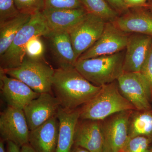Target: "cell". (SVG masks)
Here are the masks:
<instances>
[{"label": "cell", "mask_w": 152, "mask_h": 152, "mask_svg": "<svg viewBox=\"0 0 152 152\" xmlns=\"http://www.w3.org/2000/svg\"><path fill=\"white\" fill-rule=\"evenodd\" d=\"M61 104L51 93L40 94L23 109L30 131L40 126L50 119L57 116Z\"/></svg>", "instance_id": "cell-11"}, {"label": "cell", "mask_w": 152, "mask_h": 152, "mask_svg": "<svg viewBox=\"0 0 152 152\" xmlns=\"http://www.w3.org/2000/svg\"><path fill=\"white\" fill-rule=\"evenodd\" d=\"M20 148V147L13 142H7L6 152H21Z\"/></svg>", "instance_id": "cell-31"}, {"label": "cell", "mask_w": 152, "mask_h": 152, "mask_svg": "<svg viewBox=\"0 0 152 152\" xmlns=\"http://www.w3.org/2000/svg\"><path fill=\"white\" fill-rule=\"evenodd\" d=\"M30 130L23 110L7 106L0 115L1 139L22 147L28 143Z\"/></svg>", "instance_id": "cell-9"}, {"label": "cell", "mask_w": 152, "mask_h": 152, "mask_svg": "<svg viewBox=\"0 0 152 152\" xmlns=\"http://www.w3.org/2000/svg\"><path fill=\"white\" fill-rule=\"evenodd\" d=\"M109 5L117 12L119 15L128 12V7L124 0H104Z\"/></svg>", "instance_id": "cell-29"}, {"label": "cell", "mask_w": 152, "mask_h": 152, "mask_svg": "<svg viewBox=\"0 0 152 152\" xmlns=\"http://www.w3.org/2000/svg\"><path fill=\"white\" fill-rule=\"evenodd\" d=\"M44 4H45L44 9L84 8L80 0H45Z\"/></svg>", "instance_id": "cell-27"}, {"label": "cell", "mask_w": 152, "mask_h": 152, "mask_svg": "<svg viewBox=\"0 0 152 152\" xmlns=\"http://www.w3.org/2000/svg\"><path fill=\"white\" fill-rule=\"evenodd\" d=\"M41 37H35L29 41L26 48V56L34 59H43L45 47Z\"/></svg>", "instance_id": "cell-25"}, {"label": "cell", "mask_w": 152, "mask_h": 152, "mask_svg": "<svg viewBox=\"0 0 152 152\" xmlns=\"http://www.w3.org/2000/svg\"><path fill=\"white\" fill-rule=\"evenodd\" d=\"M74 146L82 147L90 152H103L102 121L79 119Z\"/></svg>", "instance_id": "cell-14"}, {"label": "cell", "mask_w": 152, "mask_h": 152, "mask_svg": "<svg viewBox=\"0 0 152 152\" xmlns=\"http://www.w3.org/2000/svg\"><path fill=\"white\" fill-rule=\"evenodd\" d=\"M123 152V151H121V152Z\"/></svg>", "instance_id": "cell-37"}, {"label": "cell", "mask_w": 152, "mask_h": 152, "mask_svg": "<svg viewBox=\"0 0 152 152\" xmlns=\"http://www.w3.org/2000/svg\"><path fill=\"white\" fill-rule=\"evenodd\" d=\"M152 47L151 36L140 34L129 36L123 64L124 72H140Z\"/></svg>", "instance_id": "cell-13"}, {"label": "cell", "mask_w": 152, "mask_h": 152, "mask_svg": "<svg viewBox=\"0 0 152 152\" xmlns=\"http://www.w3.org/2000/svg\"><path fill=\"white\" fill-rule=\"evenodd\" d=\"M80 116V108L69 110L60 107L57 114L59 133L56 152H72L75 145L76 127Z\"/></svg>", "instance_id": "cell-17"}, {"label": "cell", "mask_w": 152, "mask_h": 152, "mask_svg": "<svg viewBox=\"0 0 152 152\" xmlns=\"http://www.w3.org/2000/svg\"><path fill=\"white\" fill-rule=\"evenodd\" d=\"M132 110L117 113L102 121L103 152L121 151L129 138V118Z\"/></svg>", "instance_id": "cell-8"}, {"label": "cell", "mask_w": 152, "mask_h": 152, "mask_svg": "<svg viewBox=\"0 0 152 152\" xmlns=\"http://www.w3.org/2000/svg\"><path fill=\"white\" fill-rule=\"evenodd\" d=\"M121 94L136 110L152 109V93L146 78L140 72H124L116 80Z\"/></svg>", "instance_id": "cell-6"}, {"label": "cell", "mask_w": 152, "mask_h": 152, "mask_svg": "<svg viewBox=\"0 0 152 152\" xmlns=\"http://www.w3.org/2000/svg\"><path fill=\"white\" fill-rule=\"evenodd\" d=\"M112 22H107L102 35L78 60L114 54L126 48L129 37Z\"/></svg>", "instance_id": "cell-10"}, {"label": "cell", "mask_w": 152, "mask_h": 152, "mask_svg": "<svg viewBox=\"0 0 152 152\" xmlns=\"http://www.w3.org/2000/svg\"><path fill=\"white\" fill-rule=\"evenodd\" d=\"M106 23L100 17L88 13L81 21L69 32L77 61L99 39Z\"/></svg>", "instance_id": "cell-7"}, {"label": "cell", "mask_w": 152, "mask_h": 152, "mask_svg": "<svg viewBox=\"0 0 152 152\" xmlns=\"http://www.w3.org/2000/svg\"><path fill=\"white\" fill-rule=\"evenodd\" d=\"M21 152H36L29 143L21 147Z\"/></svg>", "instance_id": "cell-32"}, {"label": "cell", "mask_w": 152, "mask_h": 152, "mask_svg": "<svg viewBox=\"0 0 152 152\" xmlns=\"http://www.w3.org/2000/svg\"><path fill=\"white\" fill-rule=\"evenodd\" d=\"M52 87L61 107L69 110L87 103L102 88L90 83L75 67L55 69Z\"/></svg>", "instance_id": "cell-1"}, {"label": "cell", "mask_w": 152, "mask_h": 152, "mask_svg": "<svg viewBox=\"0 0 152 152\" xmlns=\"http://www.w3.org/2000/svg\"><path fill=\"white\" fill-rule=\"evenodd\" d=\"M150 152H152V146L151 147V151H150Z\"/></svg>", "instance_id": "cell-36"}, {"label": "cell", "mask_w": 152, "mask_h": 152, "mask_svg": "<svg viewBox=\"0 0 152 152\" xmlns=\"http://www.w3.org/2000/svg\"><path fill=\"white\" fill-rule=\"evenodd\" d=\"M42 13L50 31L68 32L81 21L88 13L84 8L44 9Z\"/></svg>", "instance_id": "cell-15"}, {"label": "cell", "mask_w": 152, "mask_h": 152, "mask_svg": "<svg viewBox=\"0 0 152 152\" xmlns=\"http://www.w3.org/2000/svg\"><path fill=\"white\" fill-rule=\"evenodd\" d=\"M125 4L129 7H145L148 0H124Z\"/></svg>", "instance_id": "cell-30"}, {"label": "cell", "mask_w": 152, "mask_h": 152, "mask_svg": "<svg viewBox=\"0 0 152 152\" xmlns=\"http://www.w3.org/2000/svg\"><path fill=\"white\" fill-rule=\"evenodd\" d=\"M4 141L1 139L0 140V152H6L4 146Z\"/></svg>", "instance_id": "cell-34"}, {"label": "cell", "mask_w": 152, "mask_h": 152, "mask_svg": "<svg viewBox=\"0 0 152 152\" xmlns=\"http://www.w3.org/2000/svg\"><path fill=\"white\" fill-rule=\"evenodd\" d=\"M89 13L100 17L107 22H113L119 14L112 8L104 0H80Z\"/></svg>", "instance_id": "cell-22"}, {"label": "cell", "mask_w": 152, "mask_h": 152, "mask_svg": "<svg viewBox=\"0 0 152 152\" xmlns=\"http://www.w3.org/2000/svg\"><path fill=\"white\" fill-rule=\"evenodd\" d=\"M80 110V119L102 121L117 113L135 109L121 94L116 81L102 86Z\"/></svg>", "instance_id": "cell-2"}, {"label": "cell", "mask_w": 152, "mask_h": 152, "mask_svg": "<svg viewBox=\"0 0 152 152\" xmlns=\"http://www.w3.org/2000/svg\"><path fill=\"white\" fill-rule=\"evenodd\" d=\"M152 146V139L145 136L129 137L121 151L123 152H150Z\"/></svg>", "instance_id": "cell-23"}, {"label": "cell", "mask_w": 152, "mask_h": 152, "mask_svg": "<svg viewBox=\"0 0 152 152\" xmlns=\"http://www.w3.org/2000/svg\"><path fill=\"white\" fill-rule=\"evenodd\" d=\"M32 14L22 12L0 25V56L9 48L20 30L30 20Z\"/></svg>", "instance_id": "cell-20"}, {"label": "cell", "mask_w": 152, "mask_h": 152, "mask_svg": "<svg viewBox=\"0 0 152 152\" xmlns=\"http://www.w3.org/2000/svg\"><path fill=\"white\" fill-rule=\"evenodd\" d=\"M140 72L145 76L148 82L152 93V47L149 55L142 68Z\"/></svg>", "instance_id": "cell-28"}, {"label": "cell", "mask_w": 152, "mask_h": 152, "mask_svg": "<svg viewBox=\"0 0 152 152\" xmlns=\"http://www.w3.org/2000/svg\"><path fill=\"white\" fill-rule=\"evenodd\" d=\"M129 136H145L152 139V109L133 110L129 121Z\"/></svg>", "instance_id": "cell-21"}, {"label": "cell", "mask_w": 152, "mask_h": 152, "mask_svg": "<svg viewBox=\"0 0 152 152\" xmlns=\"http://www.w3.org/2000/svg\"><path fill=\"white\" fill-rule=\"evenodd\" d=\"M20 12L14 0H0V25L14 18Z\"/></svg>", "instance_id": "cell-24"}, {"label": "cell", "mask_w": 152, "mask_h": 152, "mask_svg": "<svg viewBox=\"0 0 152 152\" xmlns=\"http://www.w3.org/2000/svg\"><path fill=\"white\" fill-rule=\"evenodd\" d=\"M50 31L42 11L31 15L30 20L20 30L9 48L0 56L1 68L4 70L19 66L26 56V48L29 41L35 37H47Z\"/></svg>", "instance_id": "cell-4"}, {"label": "cell", "mask_w": 152, "mask_h": 152, "mask_svg": "<svg viewBox=\"0 0 152 152\" xmlns=\"http://www.w3.org/2000/svg\"><path fill=\"white\" fill-rule=\"evenodd\" d=\"M145 8L137 11H128L113 22L125 33L142 34L152 37V13Z\"/></svg>", "instance_id": "cell-18"}, {"label": "cell", "mask_w": 152, "mask_h": 152, "mask_svg": "<svg viewBox=\"0 0 152 152\" xmlns=\"http://www.w3.org/2000/svg\"><path fill=\"white\" fill-rule=\"evenodd\" d=\"M71 152H90L89 151H88L84 148L82 147L75 146H74L73 149Z\"/></svg>", "instance_id": "cell-33"}, {"label": "cell", "mask_w": 152, "mask_h": 152, "mask_svg": "<svg viewBox=\"0 0 152 152\" xmlns=\"http://www.w3.org/2000/svg\"><path fill=\"white\" fill-rule=\"evenodd\" d=\"M124 50L114 54L77 60L75 67L85 78L102 87L116 81L124 72Z\"/></svg>", "instance_id": "cell-3"}, {"label": "cell", "mask_w": 152, "mask_h": 152, "mask_svg": "<svg viewBox=\"0 0 152 152\" xmlns=\"http://www.w3.org/2000/svg\"><path fill=\"white\" fill-rule=\"evenodd\" d=\"M17 8L22 12L33 14L44 9L45 0H14Z\"/></svg>", "instance_id": "cell-26"}, {"label": "cell", "mask_w": 152, "mask_h": 152, "mask_svg": "<svg viewBox=\"0 0 152 152\" xmlns=\"http://www.w3.org/2000/svg\"><path fill=\"white\" fill-rule=\"evenodd\" d=\"M1 92L8 106L23 110L31 101L39 96L28 86L18 79L9 77L0 69Z\"/></svg>", "instance_id": "cell-12"}, {"label": "cell", "mask_w": 152, "mask_h": 152, "mask_svg": "<svg viewBox=\"0 0 152 152\" xmlns=\"http://www.w3.org/2000/svg\"><path fill=\"white\" fill-rule=\"evenodd\" d=\"M145 7L152 13V0H150V1L147 3Z\"/></svg>", "instance_id": "cell-35"}, {"label": "cell", "mask_w": 152, "mask_h": 152, "mask_svg": "<svg viewBox=\"0 0 152 152\" xmlns=\"http://www.w3.org/2000/svg\"><path fill=\"white\" fill-rule=\"evenodd\" d=\"M3 70L7 75L23 82L36 92L52 94L55 69L43 58L34 59L26 56L19 66Z\"/></svg>", "instance_id": "cell-5"}, {"label": "cell", "mask_w": 152, "mask_h": 152, "mask_svg": "<svg viewBox=\"0 0 152 152\" xmlns=\"http://www.w3.org/2000/svg\"><path fill=\"white\" fill-rule=\"evenodd\" d=\"M59 133L57 116L30 131L28 143L36 152H56Z\"/></svg>", "instance_id": "cell-16"}, {"label": "cell", "mask_w": 152, "mask_h": 152, "mask_svg": "<svg viewBox=\"0 0 152 152\" xmlns=\"http://www.w3.org/2000/svg\"><path fill=\"white\" fill-rule=\"evenodd\" d=\"M49 39L54 58L59 68L74 67L77 60L69 32H50Z\"/></svg>", "instance_id": "cell-19"}]
</instances>
